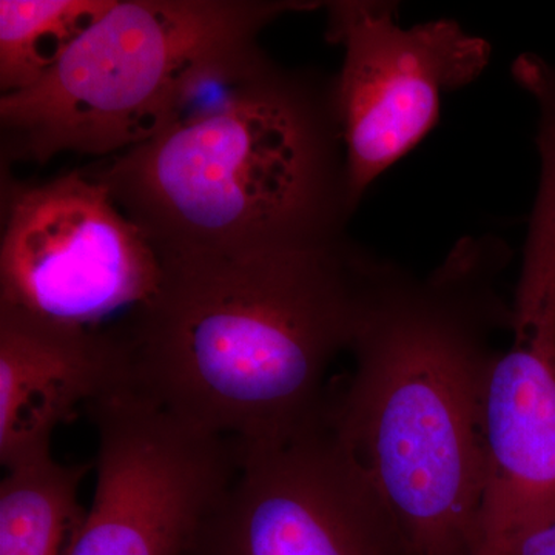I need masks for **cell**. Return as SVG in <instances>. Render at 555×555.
Instances as JSON below:
<instances>
[{"label": "cell", "mask_w": 555, "mask_h": 555, "mask_svg": "<svg viewBox=\"0 0 555 555\" xmlns=\"http://www.w3.org/2000/svg\"><path fill=\"white\" fill-rule=\"evenodd\" d=\"M160 262L155 294L119 328L126 383L188 425L251 447L326 411L327 369L352 347L389 259L345 236Z\"/></svg>", "instance_id": "3"}, {"label": "cell", "mask_w": 555, "mask_h": 555, "mask_svg": "<svg viewBox=\"0 0 555 555\" xmlns=\"http://www.w3.org/2000/svg\"><path fill=\"white\" fill-rule=\"evenodd\" d=\"M502 555H555V507L521 526Z\"/></svg>", "instance_id": "12"}, {"label": "cell", "mask_w": 555, "mask_h": 555, "mask_svg": "<svg viewBox=\"0 0 555 555\" xmlns=\"http://www.w3.org/2000/svg\"><path fill=\"white\" fill-rule=\"evenodd\" d=\"M203 555H408L396 526L339 447L327 409L238 467L198 540Z\"/></svg>", "instance_id": "8"}, {"label": "cell", "mask_w": 555, "mask_h": 555, "mask_svg": "<svg viewBox=\"0 0 555 555\" xmlns=\"http://www.w3.org/2000/svg\"><path fill=\"white\" fill-rule=\"evenodd\" d=\"M2 192L0 310L94 331L155 294L158 254L86 170Z\"/></svg>", "instance_id": "5"}, {"label": "cell", "mask_w": 555, "mask_h": 555, "mask_svg": "<svg viewBox=\"0 0 555 555\" xmlns=\"http://www.w3.org/2000/svg\"><path fill=\"white\" fill-rule=\"evenodd\" d=\"M96 489L67 555L195 551L238 467V444L177 418L127 383L90 406Z\"/></svg>", "instance_id": "6"}, {"label": "cell", "mask_w": 555, "mask_h": 555, "mask_svg": "<svg viewBox=\"0 0 555 555\" xmlns=\"http://www.w3.org/2000/svg\"><path fill=\"white\" fill-rule=\"evenodd\" d=\"M0 485V555H67L83 514L79 488L89 466L64 465L51 451L5 466Z\"/></svg>", "instance_id": "10"}, {"label": "cell", "mask_w": 555, "mask_h": 555, "mask_svg": "<svg viewBox=\"0 0 555 555\" xmlns=\"http://www.w3.org/2000/svg\"><path fill=\"white\" fill-rule=\"evenodd\" d=\"M509 244L456 241L429 275L389 261L350 347L352 378L327 416L408 555H477L486 377L511 331Z\"/></svg>", "instance_id": "1"}, {"label": "cell", "mask_w": 555, "mask_h": 555, "mask_svg": "<svg viewBox=\"0 0 555 555\" xmlns=\"http://www.w3.org/2000/svg\"><path fill=\"white\" fill-rule=\"evenodd\" d=\"M313 0H115L30 89L0 98L2 159L119 155L173 118L192 79Z\"/></svg>", "instance_id": "4"}, {"label": "cell", "mask_w": 555, "mask_h": 555, "mask_svg": "<svg viewBox=\"0 0 555 555\" xmlns=\"http://www.w3.org/2000/svg\"><path fill=\"white\" fill-rule=\"evenodd\" d=\"M115 0H2L0 91L38 83Z\"/></svg>", "instance_id": "11"}, {"label": "cell", "mask_w": 555, "mask_h": 555, "mask_svg": "<svg viewBox=\"0 0 555 555\" xmlns=\"http://www.w3.org/2000/svg\"><path fill=\"white\" fill-rule=\"evenodd\" d=\"M326 10V38L345 54L334 98L357 211L372 184L436 129L444 94L483 75L491 46L452 20L401 27L390 0H335Z\"/></svg>", "instance_id": "7"}, {"label": "cell", "mask_w": 555, "mask_h": 555, "mask_svg": "<svg viewBox=\"0 0 555 555\" xmlns=\"http://www.w3.org/2000/svg\"><path fill=\"white\" fill-rule=\"evenodd\" d=\"M91 167L160 261L324 246L356 215L334 75L258 42L201 69L155 137Z\"/></svg>", "instance_id": "2"}, {"label": "cell", "mask_w": 555, "mask_h": 555, "mask_svg": "<svg viewBox=\"0 0 555 555\" xmlns=\"http://www.w3.org/2000/svg\"><path fill=\"white\" fill-rule=\"evenodd\" d=\"M119 328H75L0 310V463L50 451L56 427L126 382Z\"/></svg>", "instance_id": "9"}]
</instances>
